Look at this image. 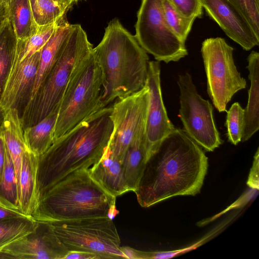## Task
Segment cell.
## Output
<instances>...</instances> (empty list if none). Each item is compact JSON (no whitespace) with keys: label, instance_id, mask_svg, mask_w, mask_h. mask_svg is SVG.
<instances>
[{"label":"cell","instance_id":"30","mask_svg":"<svg viewBox=\"0 0 259 259\" xmlns=\"http://www.w3.org/2000/svg\"><path fill=\"white\" fill-rule=\"evenodd\" d=\"M227 112L226 126L228 141L237 145L242 140L244 135L245 120L244 109L238 102L234 103Z\"/></svg>","mask_w":259,"mask_h":259},{"label":"cell","instance_id":"39","mask_svg":"<svg viewBox=\"0 0 259 259\" xmlns=\"http://www.w3.org/2000/svg\"><path fill=\"white\" fill-rule=\"evenodd\" d=\"M61 1H65V2H72L74 4H76L77 2H78V1H79L80 0H61Z\"/></svg>","mask_w":259,"mask_h":259},{"label":"cell","instance_id":"38","mask_svg":"<svg viewBox=\"0 0 259 259\" xmlns=\"http://www.w3.org/2000/svg\"><path fill=\"white\" fill-rule=\"evenodd\" d=\"M5 116V112L0 107V127L2 126Z\"/></svg>","mask_w":259,"mask_h":259},{"label":"cell","instance_id":"26","mask_svg":"<svg viewBox=\"0 0 259 259\" xmlns=\"http://www.w3.org/2000/svg\"><path fill=\"white\" fill-rule=\"evenodd\" d=\"M60 20L52 24L38 26L35 32L28 38L22 40L17 39L12 68L25 58L41 50L57 29Z\"/></svg>","mask_w":259,"mask_h":259},{"label":"cell","instance_id":"40","mask_svg":"<svg viewBox=\"0 0 259 259\" xmlns=\"http://www.w3.org/2000/svg\"><path fill=\"white\" fill-rule=\"evenodd\" d=\"M257 2H258L259 3V0H256Z\"/></svg>","mask_w":259,"mask_h":259},{"label":"cell","instance_id":"19","mask_svg":"<svg viewBox=\"0 0 259 259\" xmlns=\"http://www.w3.org/2000/svg\"><path fill=\"white\" fill-rule=\"evenodd\" d=\"M250 87L244 109L245 127L241 141L248 140L259 129V53L251 51L247 57Z\"/></svg>","mask_w":259,"mask_h":259},{"label":"cell","instance_id":"17","mask_svg":"<svg viewBox=\"0 0 259 259\" xmlns=\"http://www.w3.org/2000/svg\"><path fill=\"white\" fill-rule=\"evenodd\" d=\"M72 26L73 24L68 22L66 16L62 18L52 36L41 49L39 65L30 100L59 59Z\"/></svg>","mask_w":259,"mask_h":259},{"label":"cell","instance_id":"22","mask_svg":"<svg viewBox=\"0 0 259 259\" xmlns=\"http://www.w3.org/2000/svg\"><path fill=\"white\" fill-rule=\"evenodd\" d=\"M148 156L146 137L133 143L125 151L121 162L129 191L136 189Z\"/></svg>","mask_w":259,"mask_h":259},{"label":"cell","instance_id":"3","mask_svg":"<svg viewBox=\"0 0 259 259\" xmlns=\"http://www.w3.org/2000/svg\"><path fill=\"white\" fill-rule=\"evenodd\" d=\"M93 52L102 72L103 107L145 87L149 56L119 19L108 23Z\"/></svg>","mask_w":259,"mask_h":259},{"label":"cell","instance_id":"16","mask_svg":"<svg viewBox=\"0 0 259 259\" xmlns=\"http://www.w3.org/2000/svg\"><path fill=\"white\" fill-rule=\"evenodd\" d=\"M91 177L108 193L116 197L130 191L121 161L108 146L100 160L89 168Z\"/></svg>","mask_w":259,"mask_h":259},{"label":"cell","instance_id":"10","mask_svg":"<svg viewBox=\"0 0 259 259\" xmlns=\"http://www.w3.org/2000/svg\"><path fill=\"white\" fill-rule=\"evenodd\" d=\"M180 104L179 116L184 131L198 145L208 152L223 143L213 114V107L197 92L191 75L188 72L178 79Z\"/></svg>","mask_w":259,"mask_h":259},{"label":"cell","instance_id":"13","mask_svg":"<svg viewBox=\"0 0 259 259\" xmlns=\"http://www.w3.org/2000/svg\"><path fill=\"white\" fill-rule=\"evenodd\" d=\"M160 75L159 62L149 61L146 83L149 89L146 123V138L148 156L164 137L176 129L168 117L163 103Z\"/></svg>","mask_w":259,"mask_h":259},{"label":"cell","instance_id":"20","mask_svg":"<svg viewBox=\"0 0 259 259\" xmlns=\"http://www.w3.org/2000/svg\"><path fill=\"white\" fill-rule=\"evenodd\" d=\"M2 128L5 143L15 167L18 187L22 157L28 149L24 140L20 116L16 109H11L5 112Z\"/></svg>","mask_w":259,"mask_h":259},{"label":"cell","instance_id":"29","mask_svg":"<svg viewBox=\"0 0 259 259\" xmlns=\"http://www.w3.org/2000/svg\"><path fill=\"white\" fill-rule=\"evenodd\" d=\"M162 7L167 25L178 37L185 44L196 18L183 16L169 0H162Z\"/></svg>","mask_w":259,"mask_h":259},{"label":"cell","instance_id":"4","mask_svg":"<svg viewBox=\"0 0 259 259\" xmlns=\"http://www.w3.org/2000/svg\"><path fill=\"white\" fill-rule=\"evenodd\" d=\"M116 198L91 177L89 168H81L49 189L38 201L31 217L47 222L93 218L113 220L119 213Z\"/></svg>","mask_w":259,"mask_h":259},{"label":"cell","instance_id":"18","mask_svg":"<svg viewBox=\"0 0 259 259\" xmlns=\"http://www.w3.org/2000/svg\"><path fill=\"white\" fill-rule=\"evenodd\" d=\"M38 158L29 149L22 157L18 183L19 207L20 211L27 216L31 217L37 203Z\"/></svg>","mask_w":259,"mask_h":259},{"label":"cell","instance_id":"1","mask_svg":"<svg viewBox=\"0 0 259 259\" xmlns=\"http://www.w3.org/2000/svg\"><path fill=\"white\" fill-rule=\"evenodd\" d=\"M208 158L201 147L176 128L149 155L134 191L139 204L149 207L174 196H195L203 184Z\"/></svg>","mask_w":259,"mask_h":259},{"label":"cell","instance_id":"41","mask_svg":"<svg viewBox=\"0 0 259 259\" xmlns=\"http://www.w3.org/2000/svg\"><path fill=\"white\" fill-rule=\"evenodd\" d=\"M5 1H7L8 0H5Z\"/></svg>","mask_w":259,"mask_h":259},{"label":"cell","instance_id":"28","mask_svg":"<svg viewBox=\"0 0 259 259\" xmlns=\"http://www.w3.org/2000/svg\"><path fill=\"white\" fill-rule=\"evenodd\" d=\"M0 204L20 211L18 187L15 167L7 147L6 161L0 182Z\"/></svg>","mask_w":259,"mask_h":259},{"label":"cell","instance_id":"14","mask_svg":"<svg viewBox=\"0 0 259 259\" xmlns=\"http://www.w3.org/2000/svg\"><path fill=\"white\" fill-rule=\"evenodd\" d=\"M40 50L13 67L0 97L5 111L15 109L21 117L29 102L39 63Z\"/></svg>","mask_w":259,"mask_h":259},{"label":"cell","instance_id":"2","mask_svg":"<svg viewBox=\"0 0 259 259\" xmlns=\"http://www.w3.org/2000/svg\"><path fill=\"white\" fill-rule=\"evenodd\" d=\"M111 111V105H108L95 112L54 141L38 156L37 203L49 189L68 175L81 168H89L100 160L113 131Z\"/></svg>","mask_w":259,"mask_h":259},{"label":"cell","instance_id":"7","mask_svg":"<svg viewBox=\"0 0 259 259\" xmlns=\"http://www.w3.org/2000/svg\"><path fill=\"white\" fill-rule=\"evenodd\" d=\"M50 222L68 251L91 252L101 258H127L113 220L93 218Z\"/></svg>","mask_w":259,"mask_h":259},{"label":"cell","instance_id":"36","mask_svg":"<svg viewBox=\"0 0 259 259\" xmlns=\"http://www.w3.org/2000/svg\"><path fill=\"white\" fill-rule=\"evenodd\" d=\"M6 157V146L4 141L2 126L0 127V182Z\"/></svg>","mask_w":259,"mask_h":259},{"label":"cell","instance_id":"11","mask_svg":"<svg viewBox=\"0 0 259 259\" xmlns=\"http://www.w3.org/2000/svg\"><path fill=\"white\" fill-rule=\"evenodd\" d=\"M148 98L149 89L145 85L137 92L116 99L111 105L113 131L108 148L120 161L133 143L146 137Z\"/></svg>","mask_w":259,"mask_h":259},{"label":"cell","instance_id":"32","mask_svg":"<svg viewBox=\"0 0 259 259\" xmlns=\"http://www.w3.org/2000/svg\"><path fill=\"white\" fill-rule=\"evenodd\" d=\"M177 10L187 18H200L203 7L200 0H169Z\"/></svg>","mask_w":259,"mask_h":259},{"label":"cell","instance_id":"33","mask_svg":"<svg viewBox=\"0 0 259 259\" xmlns=\"http://www.w3.org/2000/svg\"><path fill=\"white\" fill-rule=\"evenodd\" d=\"M259 149L257 148L251 167L247 185L252 189L258 190L259 186Z\"/></svg>","mask_w":259,"mask_h":259},{"label":"cell","instance_id":"25","mask_svg":"<svg viewBox=\"0 0 259 259\" xmlns=\"http://www.w3.org/2000/svg\"><path fill=\"white\" fill-rule=\"evenodd\" d=\"M34 21L38 26L59 21L75 4L61 0H29Z\"/></svg>","mask_w":259,"mask_h":259},{"label":"cell","instance_id":"35","mask_svg":"<svg viewBox=\"0 0 259 259\" xmlns=\"http://www.w3.org/2000/svg\"><path fill=\"white\" fill-rule=\"evenodd\" d=\"M25 215L20 211L11 209L0 204V220Z\"/></svg>","mask_w":259,"mask_h":259},{"label":"cell","instance_id":"5","mask_svg":"<svg viewBox=\"0 0 259 259\" xmlns=\"http://www.w3.org/2000/svg\"><path fill=\"white\" fill-rule=\"evenodd\" d=\"M93 49L80 24H73L62 52L21 117L23 128L37 124L59 106L76 65Z\"/></svg>","mask_w":259,"mask_h":259},{"label":"cell","instance_id":"21","mask_svg":"<svg viewBox=\"0 0 259 259\" xmlns=\"http://www.w3.org/2000/svg\"><path fill=\"white\" fill-rule=\"evenodd\" d=\"M59 107L37 124L23 129V136L27 147L37 156L44 154L54 142V131Z\"/></svg>","mask_w":259,"mask_h":259},{"label":"cell","instance_id":"24","mask_svg":"<svg viewBox=\"0 0 259 259\" xmlns=\"http://www.w3.org/2000/svg\"><path fill=\"white\" fill-rule=\"evenodd\" d=\"M17 44V38L9 19L0 31V97L13 65Z\"/></svg>","mask_w":259,"mask_h":259},{"label":"cell","instance_id":"9","mask_svg":"<svg viewBox=\"0 0 259 259\" xmlns=\"http://www.w3.org/2000/svg\"><path fill=\"white\" fill-rule=\"evenodd\" d=\"M137 40L159 62H177L188 54L182 42L167 25L162 0H141L135 24Z\"/></svg>","mask_w":259,"mask_h":259},{"label":"cell","instance_id":"27","mask_svg":"<svg viewBox=\"0 0 259 259\" xmlns=\"http://www.w3.org/2000/svg\"><path fill=\"white\" fill-rule=\"evenodd\" d=\"M36 223V220L27 215L0 220V251L33 231Z\"/></svg>","mask_w":259,"mask_h":259},{"label":"cell","instance_id":"34","mask_svg":"<svg viewBox=\"0 0 259 259\" xmlns=\"http://www.w3.org/2000/svg\"><path fill=\"white\" fill-rule=\"evenodd\" d=\"M99 259L101 257L93 253L84 251H69L65 259Z\"/></svg>","mask_w":259,"mask_h":259},{"label":"cell","instance_id":"31","mask_svg":"<svg viewBox=\"0 0 259 259\" xmlns=\"http://www.w3.org/2000/svg\"><path fill=\"white\" fill-rule=\"evenodd\" d=\"M243 15L259 35V3L256 0H227Z\"/></svg>","mask_w":259,"mask_h":259},{"label":"cell","instance_id":"8","mask_svg":"<svg viewBox=\"0 0 259 259\" xmlns=\"http://www.w3.org/2000/svg\"><path fill=\"white\" fill-rule=\"evenodd\" d=\"M234 49L220 37L205 39L201 52L207 78V91L215 108L220 112L233 96L246 87L235 64Z\"/></svg>","mask_w":259,"mask_h":259},{"label":"cell","instance_id":"23","mask_svg":"<svg viewBox=\"0 0 259 259\" xmlns=\"http://www.w3.org/2000/svg\"><path fill=\"white\" fill-rule=\"evenodd\" d=\"M9 20L17 39H25L34 33L38 25L35 23L29 0L7 1Z\"/></svg>","mask_w":259,"mask_h":259},{"label":"cell","instance_id":"6","mask_svg":"<svg viewBox=\"0 0 259 259\" xmlns=\"http://www.w3.org/2000/svg\"><path fill=\"white\" fill-rule=\"evenodd\" d=\"M100 65L93 50L74 68L59 105L54 142L104 108Z\"/></svg>","mask_w":259,"mask_h":259},{"label":"cell","instance_id":"15","mask_svg":"<svg viewBox=\"0 0 259 259\" xmlns=\"http://www.w3.org/2000/svg\"><path fill=\"white\" fill-rule=\"evenodd\" d=\"M203 9L225 34L245 51L259 45V35L227 0H200Z\"/></svg>","mask_w":259,"mask_h":259},{"label":"cell","instance_id":"37","mask_svg":"<svg viewBox=\"0 0 259 259\" xmlns=\"http://www.w3.org/2000/svg\"><path fill=\"white\" fill-rule=\"evenodd\" d=\"M9 13L7 1L0 0V31L9 20Z\"/></svg>","mask_w":259,"mask_h":259},{"label":"cell","instance_id":"12","mask_svg":"<svg viewBox=\"0 0 259 259\" xmlns=\"http://www.w3.org/2000/svg\"><path fill=\"white\" fill-rule=\"evenodd\" d=\"M34 230L0 251V258L65 259L68 250L50 222L36 221Z\"/></svg>","mask_w":259,"mask_h":259}]
</instances>
